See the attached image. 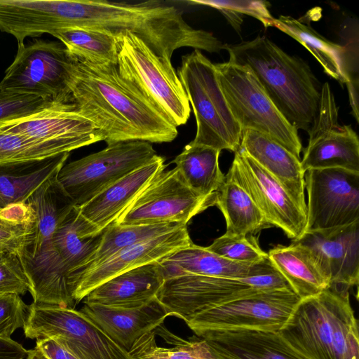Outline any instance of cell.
<instances>
[{
    "mask_svg": "<svg viewBox=\"0 0 359 359\" xmlns=\"http://www.w3.org/2000/svg\"><path fill=\"white\" fill-rule=\"evenodd\" d=\"M70 90L77 110L102 133L107 144L170 142L177 136V127L121 76L116 64L93 65L77 59Z\"/></svg>",
    "mask_w": 359,
    "mask_h": 359,
    "instance_id": "cell-1",
    "label": "cell"
},
{
    "mask_svg": "<svg viewBox=\"0 0 359 359\" xmlns=\"http://www.w3.org/2000/svg\"><path fill=\"white\" fill-rule=\"evenodd\" d=\"M229 61L248 67L277 109L297 130L308 131L318 113L321 86L309 65L265 36L224 44Z\"/></svg>",
    "mask_w": 359,
    "mask_h": 359,
    "instance_id": "cell-2",
    "label": "cell"
},
{
    "mask_svg": "<svg viewBox=\"0 0 359 359\" xmlns=\"http://www.w3.org/2000/svg\"><path fill=\"white\" fill-rule=\"evenodd\" d=\"M279 333L306 359H359L358 325L348 291L329 287L301 299Z\"/></svg>",
    "mask_w": 359,
    "mask_h": 359,
    "instance_id": "cell-3",
    "label": "cell"
},
{
    "mask_svg": "<svg viewBox=\"0 0 359 359\" xmlns=\"http://www.w3.org/2000/svg\"><path fill=\"white\" fill-rule=\"evenodd\" d=\"M177 74L196 118V133L191 142L219 151H238L243 130L225 99L215 64L194 49L182 57Z\"/></svg>",
    "mask_w": 359,
    "mask_h": 359,
    "instance_id": "cell-4",
    "label": "cell"
},
{
    "mask_svg": "<svg viewBox=\"0 0 359 359\" xmlns=\"http://www.w3.org/2000/svg\"><path fill=\"white\" fill-rule=\"evenodd\" d=\"M116 47L121 76L135 86L175 126L185 124L190 104L171 61L156 55L130 32L116 35Z\"/></svg>",
    "mask_w": 359,
    "mask_h": 359,
    "instance_id": "cell-5",
    "label": "cell"
},
{
    "mask_svg": "<svg viewBox=\"0 0 359 359\" xmlns=\"http://www.w3.org/2000/svg\"><path fill=\"white\" fill-rule=\"evenodd\" d=\"M215 65L219 86L241 129L266 135L299 158L302 145L298 130L277 109L252 71L229 61Z\"/></svg>",
    "mask_w": 359,
    "mask_h": 359,
    "instance_id": "cell-6",
    "label": "cell"
},
{
    "mask_svg": "<svg viewBox=\"0 0 359 359\" xmlns=\"http://www.w3.org/2000/svg\"><path fill=\"white\" fill-rule=\"evenodd\" d=\"M76 62L60 41L36 39L18 48L0 81V90L73 103L70 84Z\"/></svg>",
    "mask_w": 359,
    "mask_h": 359,
    "instance_id": "cell-7",
    "label": "cell"
},
{
    "mask_svg": "<svg viewBox=\"0 0 359 359\" xmlns=\"http://www.w3.org/2000/svg\"><path fill=\"white\" fill-rule=\"evenodd\" d=\"M27 338H51L76 359H133L81 311L55 305H29Z\"/></svg>",
    "mask_w": 359,
    "mask_h": 359,
    "instance_id": "cell-8",
    "label": "cell"
},
{
    "mask_svg": "<svg viewBox=\"0 0 359 359\" xmlns=\"http://www.w3.org/2000/svg\"><path fill=\"white\" fill-rule=\"evenodd\" d=\"M156 152L144 141L119 142L65 164L57 181L74 206H80L134 170L151 161Z\"/></svg>",
    "mask_w": 359,
    "mask_h": 359,
    "instance_id": "cell-9",
    "label": "cell"
},
{
    "mask_svg": "<svg viewBox=\"0 0 359 359\" xmlns=\"http://www.w3.org/2000/svg\"><path fill=\"white\" fill-rule=\"evenodd\" d=\"M301 298L292 289L259 292L203 311L186 323L198 336L208 332H279Z\"/></svg>",
    "mask_w": 359,
    "mask_h": 359,
    "instance_id": "cell-10",
    "label": "cell"
},
{
    "mask_svg": "<svg viewBox=\"0 0 359 359\" xmlns=\"http://www.w3.org/2000/svg\"><path fill=\"white\" fill-rule=\"evenodd\" d=\"M217 193L202 196L183 180L178 170H163L116 221V225L187 223L195 215L215 205Z\"/></svg>",
    "mask_w": 359,
    "mask_h": 359,
    "instance_id": "cell-11",
    "label": "cell"
},
{
    "mask_svg": "<svg viewBox=\"0 0 359 359\" xmlns=\"http://www.w3.org/2000/svg\"><path fill=\"white\" fill-rule=\"evenodd\" d=\"M225 180L235 182L250 197L268 223L297 241L306 233V215L268 171L242 148L235 152Z\"/></svg>",
    "mask_w": 359,
    "mask_h": 359,
    "instance_id": "cell-12",
    "label": "cell"
},
{
    "mask_svg": "<svg viewBox=\"0 0 359 359\" xmlns=\"http://www.w3.org/2000/svg\"><path fill=\"white\" fill-rule=\"evenodd\" d=\"M308 194L306 232L359 221V172L340 168L311 169L304 175Z\"/></svg>",
    "mask_w": 359,
    "mask_h": 359,
    "instance_id": "cell-13",
    "label": "cell"
},
{
    "mask_svg": "<svg viewBox=\"0 0 359 359\" xmlns=\"http://www.w3.org/2000/svg\"><path fill=\"white\" fill-rule=\"evenodd\" d=\"M309 135L301 165L311 169L340 168L359 172V139L349 125H339L338 107L327 82L321 86L318 113L307 131Z\"/></svg>",
    "mask_w": 359,
    "mask_h": 359,
    "instance_id": "cell-14",
    "label": "cell"
},
{
    "mask_svg": "<svg viewBox=\"0 0 359 359\" xmlns=\"http://www.w3.org/2000/svg\"><path fill=\"white\" fill-rule=\"evenodd\" d=\"M259 292L243 279L188 274L165 279L156 297L168 316L187 323L203 311Z\"/></svg>",
    "mask_w": 359,
    "mask_h": 359,
    "instance_id": "cell-15",
    "label": "cell"
},
{
    "mask_svg": "<svg viewBox=\"0 0 359 359\" xmlns=\"http://www.w3.org/2000/svg\"><path fill=\"white\" fill-rule=\"evenodd\" d=\"M192 243L187 226L125 248L96 266L83 271L70 283L72 297L79 303L94 288L110 278L156 262Z\"/></svg>",
    "mask_w": 359,
    "mask_h": 359,
    "instance_id": "cell-16",
    "label": "cell"
},
{
    "mask_svg": "<svg viewBox=\"0 0 359 359\" xmlns=\"http://www.w3.org/2000/svg\"><path fill=\"white\" fill-rule=\"evenodd\" d=\"M0 128L39 141L72 142L82 147L104 140L72 102H48L27 114L1 120Z\"/></svg>",
    "mask_w": 359,
    "mask_h": 359,
    "instance_id": "cell-17",
    "label": "cell"
},
{
    "mask_svg": "<svg viewBox=\"0 0 359 359\" xmlns=\"http://www.w3.org/2000/svg\"><path fill=\"white\" fill-rule=\"evenodd\" d=\"M297 242L306 246L330 287L348 291L359 281V221L325 230L306 232Z\"/></svg>",
    "mask_w": 359,
    "mask_h": 359,
    "instance_id": "cell-18",
    "label": "cell"
},
{
    "mask_svg": "<svg viewBox=\"0 0 359 359\" xmlns=\"http://www.w3.org/2000/svg\"><path fill=\"white\" fill-rule=\"evenodd\" d=\"M165 158L156 155L80 206H75L86 226L88 237L101 234L129 208L159 173L165 170Z\"/></svg>",
    "mask_w": 359,
    "mask_h": 359,
    "instance_id": "cell-19",
    "label": "cell"
},
{
    "mask_svg": "<svg viewBox=\"0 0 359 359\" xmlns=\"http://www.w3.org/2000/svg\"><path fill=\"white\" fill-rule=\"evenodd\" d=\"M80 311L128 352L142 335L154 331L168 316L156 297L132 308L84 303Z\"/></svg>",
    "mask_w": 359,
    "mask_h": 359,
    "instance_id": "cell-20",
    "label": "cell"
},
{
    "mask_svg": "<svg viewBox=\"0 0 359 359\" xmlns=\"http://www.w3.org/2000/svg\"><path fill=\"white\" fill-rule=\"evenodd\" d=\"M158 263L165 279L193 274L241 280L264 274L276 269L269 257L253 263L237 262L193 243L162 258Z\"/></svg>",
    "mask_w": 359,
    "mask_h": 359,
    "instance_id": "cell-21",
    "label": "cell"
},
{
    "mask_svg": "<svg viewBox=\"0 0 359 359\" xmlns=\"http://www.w3.org/2000/svg\"><path fill=\"white\" fill-rule=\"evenodd\" d=\"M200 337L216 359H306L279 332L234 330L208 332Z\"/></svg>",
    "mask_w": 359,
    "mask_h": 359,
    "instance_id": "cell-22",
    "label": "cell"
},
{
    "mask_svg": "<svg viewBox=\"0 0 359 359\" xmlns=\"http://www.w3.org/2000/svg\"><path fill=\"white\" fill-rule=\"evenodd\" d=\"M240 147L278 181L306 215L305 172L300 159L270 137L252 130H243Z\"/></svg>",
    "mask_w": 359,
    "mask_h": 359,
    "instance_id": "cell-23",
    "label": "cell"
},
{
    "mask_svg": "<svg viewBox=\"0 0 359 359\" xmlns=\"http://www.w3.org/2000/svg\"><path fill=\"white\" fill-rule=\"evenodd\" d=\"M164 276L158 262L118 274L91 290L84 303L111 307L132 308L155 298Z\"/></svg>",
    "mask_w": 359,
    "mask_h": 359,
    "instance_id": "cell-24",
    "label": "cell"
},
{
    "mask_svg": "<svg viewBox=\"0 0 359 359\" xmlns=\"http://www.w3.org/2000/svg\"><path fill=\"white\" fill-rule=\"evenodd\" d=\"M269 259L301 298L316 295L330 287L329 279L310 250L292 241L290 245H277L267 253Z\"/></svg>",
    "mask_w": 359,
    "mask_h": 359,
    "instance_id": "cell-25",
    "label": "cell"
},
{
    "mask_svg": "<svg viewBox=\"0 0 359 359\" xmlns=\"http://www.w3.org/2000/svg\"><path fill=\"white\" fill-rule=\"evenodd\" d=\"M69 153L42 160L0 164V208L27 202L41 185L58 175Z\"/></svg>",
    "mask_w": 359,
    "mask_h": 359,
    "instance_id": "cell-26",
    "label": "cell"
},
{
    "mask_svg": "<svg viewBox=\"0 0 359 359\" xmlns=\"http://www.w3.org/2000/svg\"><path fill=\"white\" fill-rule=\"evenodd\" d=\"M57 176L45 182L27 200L35 214L34 234L32 244L18 255H33L51 248L59 224L74 206L57 183Z\"/></svg>",
    "mask_w": 359,
    "mask_h": 359,
    "instance_id": "cell-27",
    "label": "cell"
},
{
    "mask_svg": "<svg viewBox=\"0 0 359 359\" xmlns=\"http://www.w3.org/2000/svg\"><path fill=\"white\" fill-rule=\"evenodd\" d=\"M273 27L289 35L304 46L321 65L324 72L331 78L344 85L348 80L346 74V48L329 41L309 23L289 15L275 18Z\"/></svg>",
    "mask_w": 359,
    "mask_h": 359,
    "instance_id": "cell-28",
    "label": "cell"
},
{
    "mask_svg": "<svg viewBox=\"0 0 359 359\" xmlns=\"http://www.w3.org/2000/svg\"><path fill=\"white\" fill-rule=\"evenodd\" d=\"M220 152L215 148L191 142L172 163L193 191L202 196L212 195L225 181V175L219 165Z\"/></svg>",
    "mask_w": 359,
    "mask_h": 359,
    "instance_id": "cell-29",
    "label": "cell"
},
{
    "mask_svg": "<svg viewBox=\"0 0 359 359\" xmlns=\"http://www.w3.org/2000/svg\"><path fill=\"white\" fill-rule=\"evenodd\" d=\"M215 205L224 217L226 236L254 235L271 226L249 195L233 182L225 180L217 191Z\"/></svg>",
    "mask_w": 359,
    "mask_h": 359,
    "instance_id": "cell-30",
    "label": "cell"
},
{
    "mask_svg": "<svg viewBox=\"0 0 359 359\" xmlns=\"http://www.w3.org/2000/svg\"><path fill=\"white\" fill-rule=\"evenodd\" d=\"M102 234L86 236L84 223L75 206L59 224L53 245L68 274L69 284L70 278L84 266L96 250Z\"/></svg>",
    "mask_w": 359,
    "mask_h": 359,
    "instance_id": "cell-31",
    "label": "cell"
},
{
    "mask_svg": "<svg viewBox=\"0 0 359 359\" xmlns=\"http://www.w3.org/2000/svg\"><path fill=\"white\" fill-rule=\"evenodd\" d=\"M128 353L133 359H216L203 339L184 340L163 324L142 335Z\"/></svg>",
    "mask_w": 359,
    "mask_h": 359,
    "instance_id": "cell-32",
    "label": "cell"
},
{
    "mask_svg": "<svg viewBox=\"0 0 359 359\" xmlns=\"http://www.w3.org/2000/svg\"><path fill=\"white\" fill-rule=\"evenodd\" d=\"M53 36L78 60L93 64H116V35L104 30L72 27L56 30Z\"/></svg>",
    "mask_w": 359,
    "mask_h": 359,
    "instance_id": "cell-33",
    "label": "cell"
},
{
    "mask_svg": "<svg viewBox=\"0 0 359 359\" xmlns=\"http://www.w3.org/2000/svg\"><path fill=\"white\" fill-rule=\"evenodd\" d=\"M184 226L187 225L180 224H158L122 226L112 224L102 232L98 247L88 259L84 266L70 278L69 286L72 280L76 275L104 262L121 250L174 231Z\"/></svg>",
    "mask_w": 359,
    "mask_h": 359,
    "instance_id": "cell-34",
    "label": "cell"
},
{
    "mask_svg": "<svg viewBox=\"0 0 359 359\" xmlns=\"http://www.w3.org/2000/svg\"><path fill=\"white\" fill-rule=\"evenodd\" d=\"M82 147L66 141H39L0 128V164L42 160Z\"/></svg>",
    "mask_w": 359,
    "mask_h": 359,
    "instance_id": "cell-35",
    "label": "cell"
},
{
    "mask_svg": "<svg viewBox=\"0 0 359 359\" xmlns=\"http://www.w3.org/2000/svg\"><path fill=\"white\" fill-rule=\"evenodd\" d=\"M35 222L34 212L27 202L0 208V243L17 253L32 244Z\"/></svg>",
    "mask_w": 359,
    "mask_h": 359,
    "instance_id": "cell-36",
    "label": "cell"
},
{
    "mask_svg": "<svg viewBox=\"0 0 359 359\" xmlns=\"http://www.w3.org/2000/svg\"><path fill=\"white\" fill-rule=\"evenodd\" d=\"M186 2L219 10L236 31L241 29L243 15L257 19L265 28L273 27L275 19L269 10L270 4L266 1L189 0Z\"/></svg>",
    "mask_w": 359,
    "mask_h": 359,
    "instance_id": "cell-37",
    "label": "cell"
},
{
    "mask_svg": "<svg viewBox=\"0 0 359 359\" xmlns=\"http://www.w3.org/2000/svg\"><path fill=\"white\" fill-rule=\"evenodd\" d=\"M208 250L226 259L243 263H253L268 257L254 235L231 236L223 234Z\"/></svg>",
    "mask_w": 359,
    "mask_h": 359,
    "instance_id": "cell-38",
    "label": "cell"
},
{
    "mask_svg": "<svg viewBox=\"0 0 359 359\" xmlns=\"http://www.w3.org/2000/svg\"><path fill=\"white\" fill-rule=\"evenodd\" d=\"M31 284L16 252L0 251V294H25Z\"/></svg>",
    "mask_w": 359,
    "mask_h": 359,
    "instance_id": "cell-39",
    "label": "cell"
},
{
    "mask_svg": "<svg viewBox=\"0 0 359 359\" xmlns=\"http://www.w3.org/2000/svg\"><path fill=\"white\" fill-rule=\"evenodd\" d=\"M27 305L16 294H0V337L11 338L18 328H23L28 315Z\"/></svg>",
    "mask_w": 359,
    "mask_h": 359,
    "instance_id": "cell-40",
    "label": "cell"
},
{
    "mask_svg": "<svg viewBox=\"0 0 359 359\" xmlns=\"http://www.w3.org/2000/svg\"><path fill=\"white\" fill-rule=\"evenodd\" d=\"M50 100L32 94H19L0 90V121L30 113Z\"/></svg>",
    "mask_w": 359,
    "mask_h": 359,
    "instance_id": "cell-41",
    "label": "cell"
},
{
    "mask_svg": "<svg viewBox=\"0 0 359 359\" xmlns=\"http://www.w3.org/2000/svg\"><path fill=\"white\" fill-rule=\"evenodd\" d=\"M35 347L48 359H75L63 346L51 338L37 339Z\"/></svg>",
    "mask_w": 359,
    "mask_h": 359,
    "instance_id": "cell-42",
    "label": "cell"
},
{
    "mask_svg": "<svg viewBox=\"0 0 359 359\" xmlns=\"http://www.w3.org/2000/svg\"><path fill=\"white\" fill-rule=\"evenodd\" d=\"M28 350L11 338L0 337V359H24Z\"/></svg>",
    "mask_w": 359,
    "mask_h": 359,
    "instance_id": "cell-43",
    "label": "cell"
},
{
    "mask_svg": "<svg viewBox=\"0 0 359 359\" xmlns=\"http://www.w3.org/2000/svg\"><path fill=\"white\" fill-rule=\"evenodd\" d=\"M347 86L348 98L350 104L352 109V114L355 118L356 121L359 122L358 116V75L354 76L353 74H349L348 76V80L345 83Z\"/></svg>",
    "mask_w": 359,
    "mask_h": 359,
    "instance_id": "cell-44",
    "label": "cell"
},
{
    "mask_svg": "<svg viewBox=\"0 0 359 359\" xmlns=\"http://www.w3.org/2000/svg\"><path fill=\"white\" fill-rule=\"evenodd\" d=\"M26 359H48L39 349L34 348L28 350Z\"/></svg>",
    "mask_w": 359,
    "mask_h": 359,
    "instance_id": "cell-45",
    "label": "cell"
},
{
    "mask_svg": "<svg viewBox=\"0 0 359 359\" xmlns=\"http://www.w3.org/2000/svg\"><path fill=\"white\" fill-rule=\"evenodd\" d=\"M0 251H10L15 252L11 248L0 243Z\"/></svg>",
    "mask_w": 359,
    "mask_h": 359,
    "instance_id": "cell-46",
    "label": "cell"
},
{
    "mask_svg": "<svg viewBox=\"0 0 359 359\" xmlns=\"http://www.w3.org/2000/svg\"><path fill=\"white\" fill-rule=\"evenodd\" d=\"M76 359V358H75Z\"/></svg>",
    "mask_w": 359,
    "mask_h": 359,
    "instance_id": "cell-47",
    "label": "cell"
}]
</instances>
